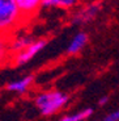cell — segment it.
Masks as SVG:
<instances>
[{"label": "cell", "mask_w": 119, "mask_h": 121, "mask_svg": "<svg viewBox=\"0 0 119 121\" xmlns=\"http://www.w3.org/2000/svg\"><path fill=\"white\" fill-rule=\"evenodd\" d=\"M15 1L17 3L25 22L36 17L39 9L43 7V0H15Z\"/></svg>", "instance_id": "4"}, {"label": "cell", "mask_w": 119, "mask_h": 121, "mask_svg": "<svg viewBox=\"0 0 119 121\" xmlns=\"http://www.w3.org/2000/svg\"><path fill=\"white\" fill-rule=\"evenodd\" d=\"M33 82H34V78L32 75H28V76H25V78L20 79V80H16V82L9 83L7 88H8L9 91H15V92L22 94V92H25L30 86L33 84Z\"/></svg>", "instance_id": "8"}, {"label": "cell", "mask_w": 119, "mask_h": 121, "mask_svg": "<svg viewBox=\"0 0 119 121\" xmlns=\"http://www.w3.org/2000/svg\"><path fill=\"white\" fill-rule=\"evenodd\" d=\"M80 0H43V7L48 8H60V9H71L77 5Z\"/></svg>", "instance_id": "9"}, {"label": "cell", "mask_w": 119, "mask_h": 121, "mask_svg": "<svg viewBox=\"0 0 119 121\" xmlns=\"http://www.w3.org/2000/svg\"><path fill=\"white\" fill-rule=\"evenodd\" d=\"M47 41L46 39H36L32 45H29L26 49H24L22 52L16 53V55L13 57V65L15 66H21V65L29 62L34 55H37L42 49L46 46Z\"/></svg>", "instance_id": "3"}, {"label": "cell", "mask_w": 119, "mask_h": 121, "mask_svg": "<svg viewBox=\"0 0 119 121\" xmlns=\"http://www.w3.org/2000/svg\"><path fill=\"white\" fill-rule=\"evenodd\" d=\"M34 41H36V39L30 38L29 36H20V37H16V38H12L11 39V43H9L11 52L20 53V52H22L24 49H26L29 45H32Z\"/></svg>", "instance_id": "7"}, {"label": "cell", "mask_w": 119, "mask_h": 121, "mask_svg": "<svg viewBox=\"0 0 119 121\" xmlns=\"http://www.w3.org/2000/svg\"><path fill=\"white\" fill-rule=\"evenodd\" d=\"M9 43H11V39L9 38H7V37H0V67L5 63V59L8 57L9 52H11Z\"/></svg>", "instance_id": "10"}, {"label": "cell", "mask_w": 119, "mask_h": 121, "mask_svg": "<svg viewBox=\"0 0 119 121\" xmlns=\"http://www.w3.org/2000/svg\"><path fill=\"white\" fill-rule=\"evenodd\" d=\"M93 113L92 109H84V111H81V112L76 113V115H72V116H67V117L62 118L60 121H83L85 120V118H88L90 115Z\"/></svg>", "instance_id": "11"}, {"label": "cell", "mask_w": 119, "mask_h": 121, "mask_svg": "<svg viewBox=\"0 0 119 121\" xmlns=\"http://www.w3.org/2000/svg\"><path fill=\"white\" fill-rule=\"evenodd\" d=\"M68 101V96L58 91H50L41 94L36 99V105L39 108L43 116H50L58 112L64 104Z\"/></svg>", "instance_id": "2"}, {"label": "cell", "mask_w": 119, "mask_h": 121, "mask_svg": "<svg viewBox=\"0 0 119 121\" xmlns=\"http://www.w3.org/2000/svg\"><path fill=\"white\" fill-rule=\"evenodd\" d=\"M118 120H119V111L111 113V115H109L107 117L103 118V121H118Z\"/></svg>", "instance_id": "12"}, {"label": "cell", "mask_w": 119, "mask_h": 121, "mask_svg": "<svg viewBox=\"0 0 119 121\" xmlns=\"http://www.w3.org/2000/svg\"><path fill=\"white\" fill-rule=\"evenodd\" d=\"M25 24L15 0H0V37H9Z\"/></svg>", "instance_id": "1"}, {"label": "cell", "mask_w": 119, "mask_h": 121, "mask_svg": "<svg viewBox=\"0 0 119 121\" xmlns=\"http://www.w3.org/2000/svg\"><path fill=\"white\" fill-rule=\"evenodd\" d=\"M107 100H109V97H107V96H103V97H101V99H99L98 104H99V105H103V104L107 103Z\"/></svg>", "instance_id": "13"}, {"label": "cell", "mask_w": 119, "mask_h": 121, "mask_svg": "<svg viewBox=\"0 0 119 121\" xmlns=\"http://www.w3.org/2000/svg\"><path fill=\"white\" fill-rule=\"evenodd\" d=\"M99 12V4L97 3H92L89 5H85L84 8L79 9L77 12L75 13L72 21L75 24H86L90 22L92 20H94L95 16Z\"/></svg>", "instance_id": "5"}, {"label": "cell", "mask_w": 119, "mask_h": 121, "mask_svg": "<svg viewBox=\"0 0 119 121\" xmlns=\"http://www.w3.org/2000/svg\"><path fill=\"white\" fill-rule=\"evenodd\" d=\"M88 42V34L85 32H79L77 34H75V37L71 39L68 48H67V54H77L81 49L86 45Z\"/></svg>", "instance_id": "6"}]
</instances>
